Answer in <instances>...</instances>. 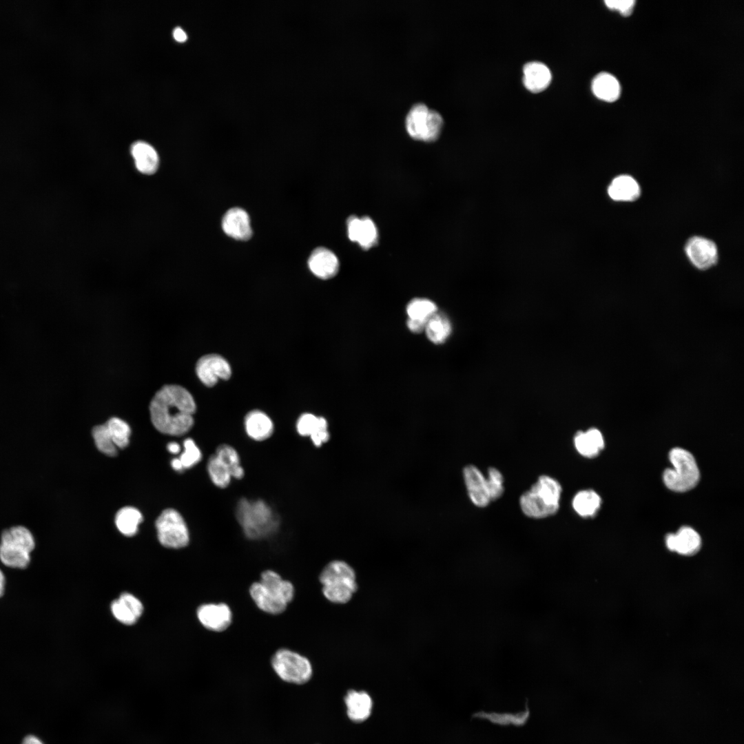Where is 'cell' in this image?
Masks as SVG:
<instances>
[{
  "label": "cell",
  "instance_id": "obj_1",
  "mask_svg": "<svg viewBox=\"0 0 744 744\" xmlns=\"http://www.w3.org/2000/svg\"><path fill=\"white\" fill-rule=\"evenodd\" d=\"M196 404L192 394L183 386L167 384L161 387L149 404L150 418L161 433L179 436L194 425Z\"/></svg>",
  "mask_w": 744,
  "mask_h": 744
},
{
  "label": "cell",
  "instance_id": "obj_2",
  "mask_svg": "<svg viewBox=\"0 0 744 744\" xmlns=\"http://www.w3.org/2000/svg\"><path fill=\"white\" fill-rule=\"evenodd\" d=\"M236 518L247 538L259 540L276 533L280 519L265 501L241 498L235 509Z\"/></svg>",
  "mask_w": 744,
  "mask_h": 744
},
{
  "label": "cell",
  "instance_id": "obj_3",
  "mask_svg": "<svg viewBox=\"0 0 744 744\" xmlns=\"http://www.w3.org/2000/svg\"><path fill=\"white\" fill-rule=\"evenodd\" d=\"M249 594L260 610L278 614L292 601L294 588L289 581L283 579L275 571L267 570L262 572L259 581L251 585Z\"/></svg>",
  "mask_w": 744,
  "mask_h": 744
},
{
  "label": "cell",
  "instance_id": "obj_4",
  "mask_svg": "<svg viewBox=\"0 0 744 744\" xmlns=\"http://www.w3.org/2000/svg\"><path fill=\"white\" fill-rule=\"evenodd\" d=\"M562 488L560 484L548 475H541L531 488L519 498L524 515L535 519L555 515L559 508Z\"/></svg>",
  "mask_w": 744,
  "mask_h": 744
},
{
  "label": "cell",
  "instance_id": "obj_5",
  "mask_svg": "<svg viewBox=\"0 0 744 744\" xmlns=\"http://www.w3.org/2000/svg\"><path fill=\"white\" fill-rule=\"evenodd\" d=\"M320 581L322 593L330 601L344 603L357 590L355 575L353 568L342 561H333L322 570Z\"/></svg>",
  "mask_w": 744,
  "mask_h": 744
},
{
  "label": "cell",
  "instance_id": "obj_6",
  "mask_svg": "<svg viewBox=\"0 0 744 744\" xmlns=\"http://www.w3.org/2000/svg\"><path fill=\"white\" fill-rule=\"evenodd\" d=\"M673 468H667L663 474L665 485L671 490L685 492L699 482L700 472L694 456L681 448H674L669 453Z\"/></svg>",
  "mask_w": 744,
  "mask_h": 744
},
{
  "label": "cell",
  "instance_id": "obj_7",
  "mask_svg": "<svg viewBox=\"0 0 744 744\" xmlns=\"http://www.w3.org/2000/svg\"><path fill=\"white\" fill-rule=\"evenodd\" d=\"M271 667L276 675L284 682L301 685L308 683L313 675L309 660L287 648L277 650L271 660Z\"/></svg>",
  "mask_w": 744,
  "mask_h": 744
},
{
  "label": "cell",
  "instance_id": "obj_8",
  "mask_svg": "<svg viewBox=\"0 0 744 744\" xmlns=\"http://www.w3.org/2000/svg\"><path fill=\"white\" fill-rule=\"evenodd\" d=\"M443 118L437 110L429 109L422 103L412 105L406 117V128L409 135L425 141L438 138L443 125Z\"/></svg>",
  "mask_w": 744,
  "mask_h": 744
},
{
  "label": "cell",
  "instance_id": "obj_9",
  "mask_svg": "<svg viewBox=\"0 0 744 744\" xmlns=\"http://www.w3.org/2000/svg\"><path fill=\"white\" fill-rule=\"evenodd\" d=\"M159 542L165 547L180 548L189 540L187 526L180 514L174 509H166L156 521Z\"/></svg>",
  "mask_w": 744,
  "mask_h": 744
},
{
  "label": "cell",
  "instance_id": "obj_10",
  "mask_svg": "<svg viewBox=\"0 0 744 744\" xmlns=\"http://www.w3.org/2000/svg\"><path fill=\"white\" fill-rule=\"evenodd\" d=\"M196 373L200 382L208 387L214 386L218 379L228 380L231 369L228 362L217 354H207L198 359Z\"/></svg>",
  "mask_w": 744,
  "mask_h": 744
},
{
  "label": "cell",
  "instance_id": "obj_11",
  "mask_svg": "<svg viewBox=\"0 0 744 744\" xmlns=\"http://www.w3.org/2000/svg\"><path fill=\"white\" fill-rule=\"evenodd\" d=\"M685 250L690 262L699 269H707L717 262L716 245L709 239L692 237L687 242Z\"/></svg>",
  "mask_w": 744,
  "mask_h": 744
},
{
  "label": "cell",
  "instance_id": "obj_12",
  "mask_svg": "<svg viewBox=\"0 0 744 744\" xmlns=\"http://www.w3.org/2000/svg\"><path fill=\"white\" fill-rule=\"evenodd\" d=\"M296 429L300 436L309 437L316 447H320L330 439L326 418L310 413H302L297 420Z\"/></svg>",
  "mask_w": 744,
  "mask_h": 744
},
{
  "label": "cell",
  "instance_id": "obj_13",
  "mask_svg": "<svg viewBox=\"0 0 744 744\" xmlns=\"http://www.w3.org/2000/svg\"><path fill=\"white\" fill-rule=\"evenodd\" d=\"M200 623L207 629L214 632L225 630L231 624L232 612L225 603H205L197 610Z\"/></svg>",
  "mask_w": 744,
  "mask_h": 744
},
{
  "label": "cell",
  "instance_id": "obj_14",
  "mask_svg": "<svg viewBox=\"0 0 744 744\" xmlns=\"http://www.w3.org/2000/svg\"><path fill=\"white\" fill-rule=\"evenodd\" d=\"M464 483L471 502L477 507H486L491 502L487 479L475 466L470 464L463 469Z\"/></svg>",
  "mask_w": 744,
  "mask_h": 744
},
{
  "label": "cell",
  "instance_id": "obj_15",
  "mask_svg": "<svg viewBox=\"0 0 744 744\" xmlns=\"http://www.w3.org/2000/svg\"><path fill=\"white\" fill-rule=\"evenodd\" d=\"M32 555V552L23 545L11 540L0 539L1 566L14 570H25L31 563Z\"/></svg>",
  "mask_w": 744,
  "mask_h": 744
},
{
  "label": "cell",
  "instance_id": "obj_16",
  "mask_svg": "<svg viewBox=\"0 0 744 744\" xmlns=\"http://www.w3.org/2000/svg\"><path fill=\"white\" fill-rule=\"evenodd\" d=\"M349 238L364 249L374 246L378 241V229L373 221L369 217L350 216L347 220Z\"/></svg>",
  "mask_w": 744,
  "mask_h": 744
},
{
  "label": "cell",
  "instance_id": "obj_17",
  "mask_svg": "<svg viewBox=\"0 0 744 744\" xmlns=\"http://www.w3.org/2000/svg\"><path fill=\"white\" fill-rule=\"evenodd\" d=\"M222 228L229 236L239 240H247L252 236L250 218L240 207L229 209L222 219Z\"/></svg>",
  "mask_w": 744,
  "mask_h": 744
},
{
  "label": "cell",
  "instance_id": "obj_18",
  "mask_svg": "<svg viewBox=\"0 0 744 744\" xmlns=\"http://www.w3.org/2000/svg\"><path fill=\"white\" fill-rule=\"evenodd\" d=\"M665 543L671 551L683 555H692L700 549L701 539L694 529L683 526L676 533L668 535Z\"/></svg>",
  "mask_w": 744,
  "mask_h": 744
},
{
  "label": "cell",
  "instance_id": "obj_19",
  "mask_svg": "<svg viewBox=\"0 0 744 744\" xmlns=\"http://www.w3.org/2000/svg\"><path fill=\"white\" fill-rule=\"evenodd\" d=\"M308 266L316 276L321 279H329L337 274L339 261L331 250L325 247H318L311 254Z\"/></svg>",
  "mask_w": 744,
  "mask_h": 744
},
{
  "label": "cell",
  "instance_id": "obj_20",
  "mask_svg": "<svg viewBox=\"0 0 744 744\" xmlns=\"http://www.w3.org/2000/svg\"><path fill=\"white\" fill-rule=\"evenodd\" d=\"M246 435L251 440L263 442L269 439L274 431V424L265 413L259 410L249 412L244 420Z\"/></svg>",
  "mask_w": 744,
  "mask_h": 744
},
{
  "label": "cell",
  "instance_id": "obj_21",
  "mask_svg": "<svg viewBox=\"0 0 744 744\" xmlns=\"http://www.w3.org/2000/svg\"><path fill=\"white\" fill-rule=\"evenodd\" d=\"M524 85L533 93L544 90L550 83L552 75L548 68L544 63L533 61L526 63L523 70Z\"/></svg>",
  "mask_w": 744,
  "mask_h": 744
},
{
  "label": "cell",
  "instance_id": "obj_22",
  "mask_svg": "<svg viewBox=\"0 0 744 744\" xmlns=\"http://www.w3.org/2000/svg\"><path fill=\"white\" fill-rule=\"evenodd\" d=\"M131 154L138 172L147 175L156 172L159 165V157L151 145L137 141L132 145Z\"/></svg>",
  "mask_w": 744,
  "mask_h": 744
},
{
  "label": "cell",
  "instance_id": "obj_23",
  "mask_svg": "<svg viewBox=\"0 0 744 744\" xmlns=\"http://www.w3.org/2000/svg\"><path fill=\"white\" fill-rule=\"evenodd\" d=\"M574 444L577 452L583 457H597L604 448V440L600 431L592 428L586 431H577L574 436Z\"/></svg>",
  "mask_w": 744,
  "mask_h": 744
},
{
  "label": "cell",
  "instance_id": "obj_24",
  "mask_svg": "<svg viewBox=\"0 0 744 744\" xmlns=\"http://www.w3.org/2000/svg\"><path fill=\"white\" fill-rule=\"evenodd\" d=\"M609 196L616 201H633L640 195V187L632 176L621 175L612 180L608 189Z\"/></svg>",
  "mask_w": 744,
  "mask_h": 744
},
{
  "label": "cell",
  "instance_id": "obj_25",
  "mask_svg": "<svg viewBox=\"0 0 744 744\" xmlns=\"http://www.w3.org/2000/svg\"><path fill=\"white\" fill-rule=\"evenodd\" d=\"M348 716L354 721H362L370 715L372 701L365 692L350 690L344 699Z\"/></svg>",
  "mask_w": 744,
  "mask_h": 744
},
{
  "label": "cell",
  "instance_id": "obj_26",
  "mask_svg": "<svg viewBox=\"0 0 744 744\" xmlns=\"http://www.w3.org/2000/svg\"><path fill=\"white\" fill-rule=\"evenodd\" d=\"M424 332L431 342L442 344L450 337L452 324L446 314L437 311L427 320Z\"/></svg>",
  "mask_w": 744,
  "mask_h": 744
},
{
  "label": "cell",
  "instance_id": "obj_27",
  "mask_svg": "<svg viewBox=\"0 0 744 744\" xmlns=\"http://www.w3.org/2000/svg\"><path fill=\"white\" fill-rule=\"evenodd\" d=\"M592 90L598 99L613 102L619 99L621 87L614 76L607 72H601L592 80Z\"/></svg>",
  "mask_w": 744,
  "mask_h": 744
},
{
  "label": "cell",
  "instance_id": "obj_28",
  "mask_svg": "<svg viewBox=\"0 0 744 744\" xmlns=\"http://www.w3.org/2000/svg\"><path fill=\"white\" fill-rule=\"evenodd\" d=\"M601 504L600 496L592 490L579 491L572 502L574 510L582 517H594L600 508Z\"/></svg>",
  "mask_w": 744,
  "mask_h": 744
},
{
  "label": "cell",
  "instance_id": "obj_29",
  "mask_svg": "<svg viewBox=\"0 0 744 744\" xmlns=\"http://www.w3.org/2000/svg\"><path fill=\"white\" fill-rule=\"evenodd\" d=\"M143 520L141 512L131 506L120 509L115 517V523L118 530L125 536H133L137 531L138 525Z\"/></svg>",
  "mask_w": 744,
  "mask_h": 744
},
{
  "label": "cell",
  "instance_id": "obj_30",
  "mask_svg": "<svg viewBox=\"0 0 744 744\" xmlns=\"http://www.w3.org/2000/svg\"><path fill=\"white\" fill-rule=\"evenodd\" d=\"M228 468L232 478L241 479L245 475V470L241 465L240 455L236 449L227 444L219 445L214 453Z\"/></svg>",
  "mask_w": 744,
  "mask_h": 744
},
{
  "label": "cell",
  "instance_id": "obj_31",
  "mask_svg": "<svg viewBox=\"0 0 744 744\" xmlns=\"http://www.w3.org/2000/svg\"><path fill=\"white\" fill-rule=\"evenodd\" d=\"M438 311L437 304L430 299L424 298H413L406 307L408 318L424 322Z\"/></svg>",
  "mask_w": 744,
  "mask_h": 744
},
{
  "label": "cell",
  "instance_id": "obj_32",
  "mask_svg": "<svg viewBox=\"0 0 744 744\" xmlns=\"http://www.w3.org/2000/svg\"><path fill=\"white\" fill-rule=\"evenodd\" d=\"M207 470L211 482L219 488H227L233 479L228 468L215 454L209 458Z\"/></svg>",
  "mask_w": 744,
  "mask_h": 744
},
{
  "label": "cell",
  "instance_id": "obj_33",
  "mask_svg": "<svg viewBox=\"0 0 744 744\" xmlns=\"http://www.w3.org/2000/svg\"><path fill=\"white\" fill-rule=\"evenodd\" d=\"M105 424L116 448H125L129 444L131 435V428L129 424L118 417L109 419Z\"/></svg>",
  "mask_w": 744,
  "mask_h": 744
},
{
  "label": "cell",
  "instance_id": "obj_34",
  "mask_svg": "<svg viewBox=\"0 0 744 744\" xmlns=\"http://www.w3.org/2000/svg\"><path fill=\"white\" fill-rule=\"evenodd\" d=\"M92 436L97 448L108 456H115L117 448L114 445L105 424L96 426L92 429Z\"/></svg>",
  "mask_w": 744,
  "mask_h": 744
},
{
  "label": "cell",
  "instance_id": "obj_35",
  "mask_svg": "<svg viewBox=\"0 0 744 744\" xmlns=\"http://www.w3.org/2000/svg\"><path fill=\"white\" fill-rule=\"evenodd\" d=\"M184 451L179 459L184 469L190 468L197 464L202 458V453L195 442L187 438L183 442Z\"/></svg>",
  "mask_w": 744,
  "mask_h": 744
},
{
  "label": "cell",
  "instance_id": "obj_36",
  "mask_svg": "<svg viewBox=\"0 0 744 744\" xmlns=\"http://www.w3.org/2000/svg\"><path fill=\"white\" fill-rule=\"evenodd\" d=\"M486 479L491 502L497 499L504 492L502 474L497 468L490 467L488 470V478Z\"/></svg>",
  "mask_w": 744,
  "mask_h": 744
},
{
  "label": "cell",
  "instance_id": "obj_37",
  "mask_svg": "<svg viewBox=\"0 0 744 744\" xmlns=\"http://www.w3.org/2000/svg\"><path fill=\"white\" fill-rule=\"evenodd\" d=\"M111 610L114 617L124 624L132 625L138 619L132 611L120 599L112 603Z\"/></svg>",
  "mask_w": 744,
  "mask_h": 744
},
{
  "label": "cell",
  "instance_id": "obj_38",
  "mask_svg": "<svg viewBox=\"0 0 744 744\" xmlns=\"http://www.w3.org/2000/svg\"><path fill=\"white\" fill-rule=\"evenodd\" d=\"M118 599L132 611L138 619L140 617L143 611V606L136 597L130 593L125 592L121 594Z\"/></svg>",
  "mask_w": 744,
  "mask_h": 744
},
{
  "label": "cell",
  "instance_id": "obj_39",
  "mask_svg": "<svg viewBox=\"0 0 744 744\" xmlns=\"http://www.w3.org/2000/svg\"><path fill=\"white\" fill-rule=\"evenodd\" d=\"M634 3L633 0L605 1L608 8L619 10L623 16H629L632 13Z\"/></svg>",
  "mask_w": 744,
  "mask_h": 744
},
{
  "label": "cell",
  "instance_id": "obj_40",
  "mask_svg": "<svg viewBox=\"0 0 744 744\" xmlns=\"http://www.w3.org/2000/svg\"><path fill=\"white\" fill-rule=\"evenodd\" d=\"M426 322L407 318L406 327L413 333H420L424 331Z\"/></svg>",
  "mask_w": 744,
  "mask_h": 744
},
{
  "label": "cell",
  "instance_id": "obj_41",
  "mask_svg": "<svg viewBox=\"0 0 744 744\" xmlns=\"http://www.w3.org/2000/svg\"><path fill=\"white\" fill-rule=\"evenodd\" d=\"M6 583L7 579L6 574L0 566V599H1L6 593Z\"/></svg>",
  "mask_w": 744,
  "mask_h": 744
},
{
  "label": "cell",
  "instance_id": "obj_42",
  "mask_svg": "<svg viewBox=\"0 0 744 744\" xmlns=\"http://www.w3.org/2000/svg\"><path fill=\"white\" fill-rule=\"evenodd\" d=\"M173 36L178 42H184L187 39V34L180 28H176L174 30Z\"/></svg>",
  "mask_w": 744,
  "mask_h": 744
},
{
  "label": "cell",
  "instance_id": "obj_43",
  "mask_svg": "<svg viewBox=\"0 0 744 744\" xmlns=\"http://www.w3.org/2000/svg\"><path fill=\"white\" fill-rule=\"evenodd\" d=\"M22 744H43V743L34 736H28L25 738Z\"/></svg>",
  "mask_w": 744,
  "mask_h": 744
},
{
  "label": "cell",
  "instance_id": "obj_44",
  "mask_svg": "<svg viewBox=\"0 0 744 744\" xmlns=\"http://www.w3.org/2000/svg\"><path fill=\"white\" fill-rule=\"evenodd\" d=\"M167 449L170 453L176 454L180 452V448L178 444L176 442H171L168 444Z\"/></svg>",
  "mask_w": 744,
  "mask_h": 744
},
{
  "label": "cell",
  "instance_id": "obj_45",
  "mask_svg": "<svg viewBox=\"0 0 744 744\" xmlns=\"http://www.w3.org/2000/svg\"><path fill=\"white\" fill-rule=\"evenodd\" d=\"M171 464L173 468L176 471H182L184 469L179 458L173 459Z\"/></svg>",
  "mask_w": 744,
  "mask_h": 744
}]
</instances>
